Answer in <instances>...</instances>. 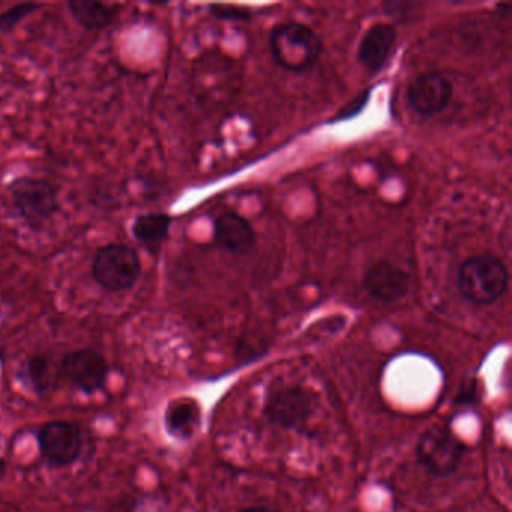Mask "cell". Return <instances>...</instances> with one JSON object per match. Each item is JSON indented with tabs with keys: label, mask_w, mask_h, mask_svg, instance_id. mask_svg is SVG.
<instances>
[{
	"label": "cell",
	"mask_w": 512,
	"mask_h": 512,
	"mask_svg": "<svg viewBox=\"0 0 512 512\" xmlns=\"http://www.w3.org/2000/svg\"><path fill=\"white\" fill-rule=\"evenodd\" d=\"M362 284L371 298L389 304L404 298L409 290L410 278L407 272L394 263L388 260H377L368 266L362 278Z\"/></svg>",
	"instance_id": "10"
},
{
	"label": "cell",
	"mask_w": 512,
	"mask_h": 512,
	"mask_svg": "<svg viewBox=\"0 0 512 512\" xmlns=\"http://www.w3.org/2000/svg\"><path fill=\"white\" fill-rule=\"evenodd\" d=\"M37 439L41 455L50 466H71L82 454V431L73 422H47L38 430Z\"/></svg>",
	"instance_id": "6"
},
{
	"label": "cell",
	"mask_w": 512,
	"mask_h": 512,
	"mask_svg": "<svg viewBox=\"0 0 512 512\" xmlns=\"http://www.w3.org/2000/svg\"><path fill=\"white\" fill-rule=\"evenodd\" d=\"M397 44V31L388 23H376L365 32L359 44L358 59L370 73L376 74L388 64Z\"/></svg>",
	"instance_id": "11"
},
{
	"label": "cell",
	"mask_w": 512,
	"mask_h": 512,
	"mask_svg": "<svg viewBox=\"0 0 512 512\" xmlns=\"http://www.w3.org/2000/svg\"><path fill=\"white\" fill-rule=\"evenodd\" d=\"M23 377L28 385L37 389V392H43L47 388V377H49V362L43 356H34L28 359L25 368H23Z\"/></svg>",
	"instance_id": "16"
},
{
	"label": "cell",
	"mask_w": 512,
	"mask_h": 512,
	"mask_svg": "<svg viewBox=\"0 0 512 512\" xmlns=\"http://www.w3.org/2000/svg\"><path fill=\"white\" fill-rule=\"evenodd\" d=\"M109 364L97 350L80 349L68 353L62 361V374L79 391H100L109 377Z\"/></svg>",
	"instance_id": "7"
},
{
	"label": "cell",
	"mask_w": 512,
	"mask_h": 512,
	"mask_svg": "<svg viewBox=\"0 0 512 512\" xmlns=\"http://www.w3.org/2000/svg\"><path fill=\"white\" fill-rule=\"evenodd\" d=\"M211 14L220 20H247L250 14L229 5H212Z\"/></svg>",
	"instance_id": "18"
},
{
	"label": "cell",
	"mask_w": 512,
	"mask_h": 512,
	"mask_svg": "<svg viewBox=\"0 0 512 512\" xmlns=\"http://www.w3.org/2000/svg\"><path fill=\"white\" fill-rule=\"evenodd\" d=\"M416 452L431 475L445 478L460 467L466 445L445 425H433L422 434Z\"/></svg>",
	"instance_id": "5"
},
{
	"label": "cell",
	"mask_w": 512,
	"mask_h": 512,
	"mask_svg": "<svg viewBox=\"0 0 512 512\" xmlns=\"http://www.w3.org/2000/svg\"><path fill=\"white\" fill-rule=\"evenodd\" d=\"M38 4H20L10 8L4 14H0V32H11L20 22L31 16L35 11L40 10Z\"/></svg>",
	"instance_id": "17"
},
{
	"label": "cell",
	"mask_w": 512,
	"mask_h": 512,
	"mask_svg": "<svg viewBox=\"0 0 512 512\" xmlns=\"http://www.w3.org/2000/svg\"><path fill=\"white\" fill-rule=\"evenodd\" d=\"M241 512H272V511H269V509H266V508H248V509H244V511H241Z\"/></svg>",
	"instance_id": "21"
},
{
	"label": "cell",
	"mask_w": 512,
	"mask_h": 512,
	"mask_svg": "<svg viewBox=\"0 0 512 512\" xmlns=\"http://www.w3.org/2000/svg\"><path fill=\"white\" fill-rule=\"evenodd\" d=\"M275 61L284 70L301 73L316 64L322 55V38L302 23H281L269 37Z\"/></svg>",
	"instance_id": "1"
},
{
	"label": "cell",
	"mask_w": 512,
	"mask_h": 512,
	"mask_svg": "<svg viewBox=\"0 0 512 512\" xmlns=\"http://www.w3.org/2000/svg\"><path fill=\"white\" fill-rule=\"evenodd\" d=\"M508 283V271L502 260L488 254L470 257L458 271V290L476 305H490L502 298Z\"/></svg>",
	"instance_id": "2"
},
{
	"label": "cell",
	"mask_w": 512,
	"mask_h": 512,
	"mask_svg": "<svg viewBox=\"0 0 512 512\" xmlns=\"http://www.w3.org/2000/svg\"><path fill=\"white\" fill-rule=\"evenodd\" d=\"M17 214L31 227L49 223L59 211V190L46 179L20 176L8 185Z\"/></svg>",
	"instance_id": "3"
},
{
	"label": "cell",
	"mask_w": 512,
	"mask_h": 512,
	"mask_svg": "<svg viewBox=\"0 0 512 512\" xmlns=\"http://www.w3.org/2000/svg\"><path fill=\"white\" fill-rule=\"evenodd\" d=\"M311 406V395L305 389L299 386H281L269 392L265 413L274 424L296 428L307 421Z\"/></svg>",
	"instance_id": "8"
},
{
	"label": "cell",
	"mask_w": 512,
	"mask_h": 512,
	"mask_svg": "<svg viewBox=\"0 0 512 512\" xmlns=\"http://www.w3.org/2000/svg\"><path fill=\"white\" fill-rule=\"evenodd\" d=\"M215 242L232 254H245L256 244V232L247 218L236 212L221 214L214 223Z\"/></svg>",
	"instance_id": "12"
},
{
	"label": "cell",
	"mask_w": 512,
	"mask_h": 512,
	"mask_svg": "<svg viewBox=\"0 0 512 512\" xmlns=\"http://www.w3.org/2000/svg\"><path fill=\"white\" fill-rule=\"evenodd\" d=\"M172 217L161 212H149L136 218L133 224V235L143 244L155 245L169 236Z\"/></svg>",
	"instance_id": "15"
},
{
	"label": "cell",
	"mask_w": 512,
	"mask_h": 512,
	"mask_svg": "<svg viewBox=\"0 0 512 512\" xmlns=\"http://www.w3.org/2000/svg\"><path fill=\"white\" fill-rule=\"evenodd\" d=\"M71 16L86 31H101L109 28L118 16L116 5L91 2V0H73L68 4Z\"/></svg>",
	"instance_id": "13"
},
{
	"label": "cell",
	"mask_w": 512,
	"mask_h": 512,
	"mask_svg": "<svg viewBox=\"0 0 512 512\" xmlns=\"http://www.w3.org/2000/svg\"><path fill=\"white\" fill-rule=\"evenodd\" d=\"M367 95V92H365L364 95H359V97H356L355 100H353L352 104H349V106L344 107L343 112L340 113L338 119L353 118V116H355L356 113L361 112L362 107H364L365 103H367Z\"/></svg>",
	"instance_id": "19"
},
{
	"label": "cell",
	"mask_w": 512,
	"mask_h": 512,
	"mask_svg": "<svg viewBox=\"0 0 512 512\" xmlns=\"http://www.w3.org/2000/svg\"><path fill=\"white\" fill-rule=\"evenodd\" d=\"M5 475H7V463L0 458V481L4 479Z\"/></svg>",
	"instance_id": "20"
},
{
	"label": "cell",
	"mask_w": 512,
	"mask_h": 512,
	"mask_svg": "<svg viewBox=\"0 0 512 512\" xmlns=\"http://www.w3.org/2000/svg\"><path fill=\"white\" fill-rule=\"evenodd\" d=\"M92 275L107 292H127L142 275L139 253L130 245L109 244L95 254Z\"/></svg>",
	"instance_id": "4"
},
{
	"label": "cell",
	"mask_w": 512,
	"mask_h": 512,
	"mask_svg": "<svg viewBox=\"0 0 512 512\" xmlns=\"http://www.w3.org/2000/svg\"><path fill=\"white\" fill-rule=\"evenodd\" d=\"M454 86L442 74L428 73L416 77L407 88V101L416 113L434 116L451 103Z\"/></svg>",
	"instance_id": "9"
},
{
	"label": "cell",
	"mask_w": 512,
	"mask_h": 512,
	"mask_svg": "<svg viewBox=\"0 0 512 512\" xmlns=\"http://www.w3.org/2000/svg\"><path fill=\"white\" fill-rule=\"evenodd\" d=\"M164 422H166L167 431L173 437L188 439V437L193 436L194 431L199 427V404L193 400L173 401L167 407Z\"/></svg>",
	"instance_id": "14"
}]
</instances>
